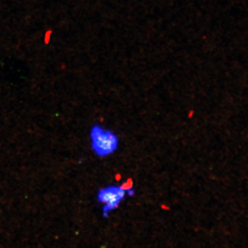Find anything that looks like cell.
I'll use <instances>...</instances> for the list:
<instances>
[{"mask_svg":"<svg viewBox=\"0 0 248 248\" xmlns=\"http://www.w3.org/2000/svg\"><path fill=\"white\" fill-rule=\"evenodd\" d=\"M115 179L117 182H120L121 179H122V175H121L120 173H117V174H116L115 175Z\"/></svg>","mask_w":248,"mask_h":248,"instance_id":"cell-6","label":"cell"},{"mask_svg":"<svg viewBox=\"0 0 248 248\" xmlns=\"http://www.w3.org/2000/svg\"><path fill=\"white\" fill-rule=\"evenodd\" d=\"M126 192L117 186H110L102 188L98 192L97 200L101 203L106 204L103 208V216L108 217L109 213L118 208L120 202L124 200Z\"/></svg>","mask_w":248,"mask_h":248,"instance_id":"cell-2","label":"cell"},{"mask_svg":"<svg viewBox=\"0 0 248 248\" xmlns=\"http://www.w3.org/2000/svg\"><path fill=\"white\" fill-rule=\"evenodd\" d=\"M193 111H190V112H189L188 115H187L188 116V118H192V117H193Z\"/></svg>","mask_w":248,"mask_h":248,"instance_id":"cell-7","label":"cell"},{"mask_svg":"<svg viewBox=\"0 0 248 248\" xmlns=\"http://www.w3.org/2000/svg\"><path fill=\"white\" fill-rule=\"evenodd\" d=\"M127 195L130 196V197H133L134 195H135V190H133V188L130 189V190H127Z\"/></svg>","mask_w":248,"mask_h":248,"instance_id":"cell-5","label":"cell"},{"mask_svg":"<svg viewBox=\"0 0 248 248\" xmlns=\"http://www.w3.org/2000/svg\"><path fill=\"white\" fill-rule=\"evenodd\" d=\"M160 207H161V210H166V211H170V208L166 203L161 204Z\"/></svg>","mask_w":248,"mask_h":248,"instance_id":"cell-4","label":"cell"},{"mask_svg":"<svg viewBox=\"0 0 248 248\" xmlns=\"http://www.w3.org/2000/svg\"><path fill=\"white\" fill-rule=\"evenodd\" d=\"M133 179H132V178H128L125 182L123 183V184L120 186V187L122 190L126 192L127 190L133 188Z\"/></svg>","mask_w":248,"mask_h":248,"instance_id":"cell-3","label":"cell"},{"mask_svg":"<svg viewBox=\"0 0 248 248\" xmlns=\"http://www.w3.org/2000/svg\"><path fill=\"white\" fill-rule=\"evenodd\" d=\"M91 146L99 156L112 154L118 147V138L109 130H104L99 125H94L91 131Z\"/></svg>","mask_w":248,"mask_h":248,"instance_id":"cell-1","label":"cell"}]
</instances>
